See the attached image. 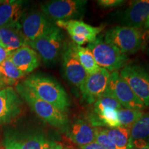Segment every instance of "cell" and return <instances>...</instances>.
Here are the masks:
<instances>
[{"label": "cell", "mask_w": 149, "mask_h": 149, "mask_svg": "<svg viewBox=\"0 0 149 149\" xmlns=\"http://www.w3.org/2000/svg\"><path fill=\"white\" fill-rule=\"evenodd\" d=\"M149 17V0H138L130 4L120 18L122 26L139 29Z\"/></svg>", "instance_id": "13"}, {"label": "cell", "mask_w": 149, "mask_h": 149, "mask_svg": "<svg viewBox=\"0 0 149 149\" xmlns=\"http://www.w3.org/2000/svg\"><path fill=\"white\" fill-rule=\"evenodd\" d=\"M15 90L41 120L50 126L59 129H66L68 118L66 113L57 109L52 104L43 101L26 88L22 83L17 84Z\"/></svg>", "instance_id": "2"}, {"label": "cell", "mask_w": 149, "mask_h": 149, "mask_svg": "<svg viewBox=\"0 0 149 149\" xmlns=\"http://www.w3.org/2000/svg\"><path fill=\"white\" fill-rule=\"evenodd\" d=\"M125 1L123 0H99L97 3L104 8H113L122 5Z\"/></svg>", "instance_id": "26"}, {"label": "cell", "mask_w": 149, "mask_h": 149, "mask_svg": "<svg viewBox=\"0 0 149 149\" xmlns=\"http://www.w3.org/2000/svg\"><path fill=\"white\" fill-rule=\"evenodd\" d=\"M95 141L102 146L104 149H116L104 130V128L95 127Z\"/></svg>", "instance_id": "25"}, {"label": "cell", "mask_w": 149, "mask_h": 149, "mask_svg": "<svg viewBox=\"0 0 149 149\" xmlns=\"http://www.w3.org/2000/svg\"><path fill=\"white\" fill-rule=\"evenodd\" d=\"M130 134L132 141H146L149 139V113H144L139 120H137L130 128Z\"/></svg>", "instance_id": "23"}, {"label": "cell", "mask_w": 149, "mask_h": 149, "mask_svg": "<svg viewBox=\"0 0 149 149\" xmlns=\"http://www.w3.org/2000/svg\"><path fill=\"white\" fill-rule=\"evenodd\" d=\"M67 137L79 146L91 144L95 141V128L86 120H76L67 128Z\"/></svg>", "instance_id": "17"}, {"label": "cell", "mask_w": 149, "mask_h": 149, "mask_svg": "<svg viewBox=\"0 0 149 149\" xmlns=\"http://www.w3.org/2000/svg\"><path fill=\"white\" fill-rule=\"evenodd\" d=\"M144 113L142 111L127 109L124 108L117 111V115L121 126L129 129L137 120L141 118Z\"/></svg>", "instance_id": "24"}, {"label": "cell", "mask_w": 149, "mask_h": 149, "mask_svg": "<svg viewBox=\"0 0 149 149\" xmlns=\"http://www.w3.org/2000/svg\"><path fill=\"white\" fill-rule=\"evenodd\" d=\"M22 32L27 42H33L49 34L57 28L42 11H32L24 13L20 20Z\"/></svg>", "instance_id": "8"}, {"label": "cell", "mask_w": 149, "mask_h": 149, "mask_svg": "<svg viewBox=\"0 0 149 149\" xmlns=\"http://www.w3.org/2000/svg\"><path fill=\"white\" fill-rule=\"evenodd\" d=\"M3 149H19V140L14 137H8L3 141Z\"/></svg>", "instance_id": "27"}, {"label": "cell", "mask_w": 149, "mask_h": 149, "mask_svg": "<svg viewBox=\"0 0 149 149\" xmlns=\"http://www.w3.org/2000/svg\"><path fill=\"white\" fill-rule=\"evenodd\" d=\"M55 144L45 136L37 134L19 140V149H50Z\"/></svg>", "instance_id": "21"}, {"label": "cell", "mask_w": 149, "mask_h": 149, "mask_svg": "<svg viewBox=\"0 0 149 149\" xmlns=\"http://www.w3.org/2000/svg\"><path fill=\"white\" fill-rule=\"evenodd\" d=\"M0 75L4 78L8 86H12L15 84L17 80L25 77L26 74L17 68L8 57L0 64Z\"/></svg>", "instance_id": "22"}, {"label": "cell", "mask_w": 149, "mask_h": 149, "mask_svg": "<svg viewBox=\"0 0 149 149\" xmlns=\"http://www.w3.org/2000/svg\"><path fill=\"white\" fill-rule=\"evenodd\" d=\"M10 52H9L8 50L3 46L2 44L0 43V64L6 60L10 55Z\"/></svg>", "instance_id": "29"}, {"label": "cell", "mask_w": 149, "mask_h": 149, "mask_svg": "<svg viewBox=\"0 0 149 149\" xmlns=\"http://www.w3.org/2000/svg\"><path fill=\"white\" fill-rule=\"evenodd\" d=\"M110 72L102 68L96 73L88 74L79 86L83 98L88 104H94L107 91Z\"/></svg>", "instance_id": "10"}, {"label": "cell", "mask_w": 149, "mask_h": 149, "mask_svg": "<svg viewBox=\"0 0 149 149\" xmlns=\"http://www.w3.org/2000/svg\"><path fill=\"white\" fill-rule=\"evenodd\" d=\"M144 27V29L146 30V31H147L148 32H149V17H148V19H147L146 22L145 23Z\"/></svg>", "instance_id": "33"}, {"label": "cell", "mask_w": 149, "mask_h": 149, "mask_svg": "<svg viewBox=\"0 0 149 149\" xmlns=\"http://www.w3.org/2000/svg\"><path fill=\"white\" fill-rule=\"evenodd\" d=\"M106 92L113 96L124 109L142 111L146 108L118 71L110 73Z\"/></svg>", "instance_id": "9"}, {"label": "cell", "mask_w": 149, "mask_h": 149, "mask_svg": "<svg viewBox=\"0 0 149 149\" xmlns=\"http://www.w3.org/2000/svg\"><path fill=\"white\" fill-rule=\"evenodd\" d=\"M120 74L127 82L145 107H149V68L144 64H126Z\"/></svg>", "instance_id": "7"}, {"label": "cell", "mask_w": 149, "mask_h": 149, "mask_svg": "<svg viewBox=\"0 0 149 149\" xmlns=\"http://www.w3.org/2000/svg\"><path fill=\"white\" fill-rule=\"evenodd\" d=\"M9 59L24 74L31 73L40 65V57L29 46H23L12 52Z\"/></svg>", "instance_id": "14"}, {"label": "cell", "mask_w": 149, "mask_h": 149, "mask_svg": "<svg viewBox=\"0 0 149 149\" xmlns=\"http://www.w3.org/2000/svg\"><path fill=\"white\" fill-rule=\"evenodd\" d=\"M22 102L15 89L8 86L0 91V125L8 124L22 112Z\"/></svg>", "instance_id": "11"}, {"label": "cell", "mask_w": 149, "mask_h": 149, "mask_svg": "<svg viewBox=\"0 0 149 149\" xmlns=\"http://www.w3.org/2000/svg\"><path fill=\"white\" fill-rule=\"evenodd\" d=\"M55 24L59 29L66 30L70 36H77L86 39L89 43L96 40L104 27H94L79 20L58 21Z\"/></svg>", "instance_id": "16"}, {"label": "cell", "mask_w": 149, "mask_h": 149, "mask_svg": "<svg viewBox=\"0 0 149 149\" xmlns=\"http://www.w3.org/2000/svg\"><path fill=\"white\" fill-rule=\"evenodd\" d=\"M104 41L126 55L139 51L144 44V37L139 29L117 26L107 31Z\"/></svg>", "instance_id": "4"}, {"label": "cell", "mask_w": 149, "mask_h": 149, "mask_svg": "<svg viewBox=\"0 0 149 149\" xmlns=\"http://www.w3.org/2000/svg\"><path fill=\"white\" fill-rule=\"evenodd\" d=\"M0 43L10 53L29 46L20 27H0Z\"/></svg>", "instance_id": "18"}, {"label": "cell", "mask_w": 149, "mask_h": 149, "mask_svg": "<svg viewBox=\"0 0 149 149\" xmlns=\"http://www.w3.org/2000/svg\"><path fill=\"white\" fill-rule=\"evenodd\" d=\"M22 84L40 100L64 113L68 111L70 106L68 94L53 77L38 72L28 76Z\"/></svg>", "instance_id": "1"}, {"label": "cell", "mask_w": 149, "mask_h": 149, "mask_svg": "<svg viewBox=\"0 0 149 149\" xmlns=\"http://www.w3.org/2000/svg\"><path fill=\"white\" fill-rule=\"evenodd\" d=\"M133 149H149V144L146 141L139 139L132 141Z\"/></svg>", "instance_id": "28"}, {"label": "cell", "mask_w": 149, "mask_h": 149, "mask_svg": "<svg viewBox=\"0 0 149 149\" xmlns=\"http://www.w3.org/2000/svg\"><path fill=\"white\" fill-rule=\"evenodd\" d=\"M66 44L64 35L58 27L49 34L28 43V46L36 51L43 61L48 65L58 60Z\"/></svg>", "instance_id": "6"}, {"label": "cell", "mask_w": 149, "mask_h": 149, "mask_svg": "<svg viewBox=\"0 0 149 149\" xmlns=\"http://www.w3.org/2000/svg\"><path fill=\"white\" fill-rule=\"evenodd\" d=\"M25 13L23 1L0 3V27H20V20Z\"/></svg>", "instance_id": "15"}, {"label": "cell", "mask_w": 149, "mask_h": 149, "mask_svg": "<svg viewBox=\"0 0 149 149\" xmlns=\"http://www.w3.org/2000/svg\"><path fill=\"white\" fill-rule=\"evenodd\" d=\"M50 149H63V146L61 144H58V143H56V144L51 147Z\"/></svg>", "instance_id": "32"}, {"label": "cell", "mask_w": 149, "mask_h": 149, "mask_svg": "<svg viewBox=\"0 0 149 149\" xmlns=\"http://www.w3.org/2000/svg\"><path fill=\"white\" fill-rule=\"evenodd\" d=\"M86 48L91 52L97 64L109 72L118 71L126 66L128 61L127 55L106 42L102 37H97L95 40L89 43Z\"/></svg>", "instance_id": "3"}, {"label": "cell", "mask_w": 149, "mask_h": 149, "mask_svg": "<svg viewBox=\"0 0 149 149\" xmlns=\"http://www.w3.org/2000/svg\"><path fill=\"white\" fill-rule=\"evenodd\" d=\"M61 57L63 60V70L66 79L71 84L79 88L88 74L80 64L75 52L72 47V43H66Z\"/></svg>", "instance_id": "12"}, {"label": "cell", "mask_w": 149, "mask_h": 149, "mask_svg": "<svg viewBox=\"0 0 149 149\" xmlns=\"http://www.w3.org/2000/svg\"><path fill=\"white\" fill-rule=\"evenodd\" d=\"M8 83L6 81V79L0 75V91L6 88V87H8Z\"/></svg>", "instance_id": "31"}, {"label": "cell", "mask_w": 149, "mask_h": 149, "mask_svg": "<svg viewBox=\"0 0 149 149\" xmlns=\"http://www.w3.org/2000/svg\"><path fill=\"white\" fill-rule=\"evenodd\" d=\"M104 130L116 149H133L129 128L120 126L115 128H105Z\"/></svg>", "instance_id": "19"}, {"label": "cell", "mask_w": 149, "mask_h": 149, "mask_svg": "<svg viewBox=\"0 0 149 149\" xmlns=\"http://www.w3.org/2000/svg\"><path fill=\"white\" fill-rule=\"evenodd\" d=\"M80 149H104L102 146L98 144L97 143L94 141V142L91 143V144L85 145V146H79Z\"/></svg>", "instance_id": "30"}, {"label": "cell", "mask_w": 149, "mask_h": 149, "mask_svg": "<svg viewBox=\"0 0 149 149\" xmlns=\"http://www.w3.org/2000/svg\"><path fill=\"white\" fill-rule=\"evenodd\" d=\"M87 1L84 0H55L41 6V11L53 22L76 20L86 11Z\"/></svg>", "instance_id": "5"}, {"label": "cell", "mask_w": 149, "mask_h": 149, "mask_svg": "<svg viewBox=\"0 0 149 149\" xmlns=\"http://www.w3.org/2000/svg\"><path fill=\"white\" fill-rule=\"evenodd\" d=\"M72 47L87 74H94L100 71L101 68L97 64L93 55L88 48L76 45L74 43H72Z\"/></svg>", "instance_id": "20"}]
</instances>
